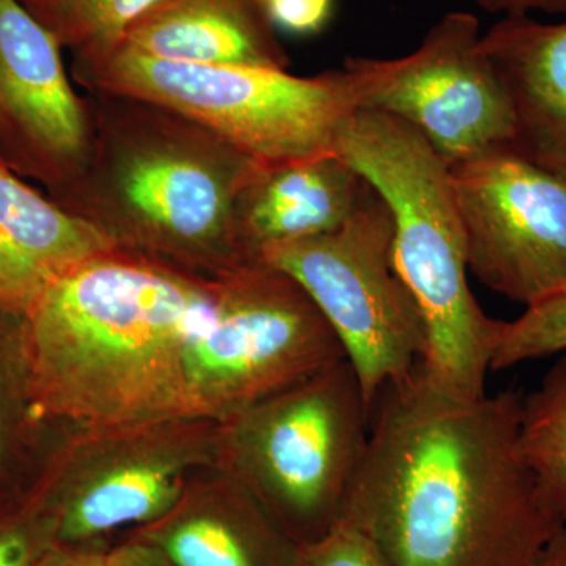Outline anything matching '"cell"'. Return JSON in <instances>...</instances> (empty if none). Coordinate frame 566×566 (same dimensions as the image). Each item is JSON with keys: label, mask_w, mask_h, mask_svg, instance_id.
<instances>
[{"label": "cell", "mask_w": 566, "mask_h": 566, "mask_svg": "<svg viewBox=\"0 0 566 566\" xmlns=\"http://www.w3.org/2000/svg\"><path fill=\"white\" fill-rule=\"evenodd\" d=\"M523 392L382 387L344 513L390 566H534L566 527L517 446Z\"/></svg>", "instance_id": "obj_1"}, {"label": "cell", "mask_w": 566, "mask_h": 566, "mask_svg": "<svg viewBox=\"0 0 566 566\" xmlns=\"http://www.w3.org/2000/svg\"><path fill=\"white\" fill-rule=\"evenodd\" d=\"M216 292L218 281L118 248L62 275L22 318L36 420L106 430L202 419L185 352Z\"/></svg>", "instance_id": "obj_2"}, {"label": "cell", "mask_w": 566, "mask_h": 566, "mask_svg": "<svg viewBox=\"0 0 566 566\" xmlns=\"http://www.w3.org/2000/svg\"><path fill=\"white\" fill-rule=\"evenodd\" d=\"M91 147L80 174L51 193L115 248L205 281H219L249 252L240 202L264 166L161 104L88 92Z\"/></svg>", "instance_id": "obj_3"}, {"label": "cell", "mask_w": 566, "mask_h": 566, "mask_svg": "<svg viewBox=\"0 0 566 566\" xmlns=\"http://www.w3.org/2000/svg\"><path fill=\"white\" fill-rule=\"evenodd\" d=\"M337 153L392 212L395 268L427 329L424 378L450 397H483L505 322L491 318L469 286L449 166L416 128L371 111L345 123Z\"/></svg>", "instance_id": "obj_4"}, {"label": "cell", "mask_w": 566, "mask_h": 566, "mask_svg": "<svg viewBox=\"0 0 566 566\" xmlns=\"http://www.w3.org/2000/svg\"><path fill=\"white\" fill-rule=\"evenodd\" d=\"M73 62V77L87 92L161 104L264 167L337 153L345 123L360 111L359 85L345 66L303 77L264 66L159 61L122 46Z\"/></svg>", "instance_id": "obj_5"}, {"label": "cell", "mask_w": 566, "mask_h": 566, "mask_svg": "<svg viewBox=\"0 0 566 566\" xmlns=\"http://www.w3.org/2000/svg\"><path fill=\"white\" fill-rule=\"evenodd\" d=\"M370 433L348 359L221 423V460L294 543L344 517Z\"/></svg>", "instance_id": "obj_6"}, {"label": "cell", "mask_w": 566, "mask_h": 566, "mask_svg": "<svg viewBox=\"0 0 566 566\" xmlns=\"http://www.w3.org/2000/svg\"><path fill=\"white\" fill-rule=\"evenodd\" d=\"M345 359L303 286L260 260L219 279L211 318L186 346L185 374L199 416L222 423Z\"/></svg>", "instance_id": "obj_7"}, {"label": "cell", "mask_w": 566, "mask_h": 566, "mask_svg": "<svg viewBox=\"0 0 566 566\" xmlns=\"http://www.w3.org/2000/svg\"><path fill=\"white\" fill-rule=\"evenodd\" d=\"M260 260L289 274L312 297L344 346L370 411L382 387L422 363V314L395 268L392 212L370 185L344 227L266 245Z\"/></svg>", "instance_id": "obj_8"}, {"label": "cell", "mask_w": 566, "mask_h": 566, "mask_svg": "<svg viewBox=\"0 0 566 566\" xmlns=\"http://www.w3.org/2000/svg\"><path fill=\"white\" fill-rule=\"evenodd\" d=\"M203 420L88 430L52 460L28 491L50 515L55 542L98 543L166 516L188 490V472L212 453Z\"/></svg>", "instance_id": "obj_9"}, {"label": "cell", "mask_w": 566, "mask_h": 566, "mask_svg": "<svg viewBox=\"0 0 566 566\" xmlns=\"http://www.w3.org/2000/svg\"><path fill=\"white\" fill-rule=\"evenodd\" d=\"M344 66L359 85L360 111L408 123L447 166L515 139L512 98L469 11L444 14L411 54Z\"/></svg>", "instance_id": "obj_10"}, {"label": "cell", "mask_w": 566, "mask_h": 566, "mask_svg": "<svg viewBox=\"0 0 566 566\" xmlns=\"http://www.w3.org/2000/svg\"><path fill=\"white\" fill-rule=\"evenodd\" d=\"M469 271L528 307L566 286V178L512 144L449 166Z\"/></svg>", "instance_id": "obj_11"}, {"label": "cell", "mask_w": 566, "mask_h": 566, "mask_svg": "<svg viewBox=\"0 0 566 566\" xmlns=\"http://www.w3.org/2000/svg\"><path fill=\"white\" fill-rule=\"evenodd\" d=\"M62 44L20 0H0V163L46 196L69 185L91 147V115Z\"/></svg>", "instance_id": "obj_12"}, {"label": "cell", "mask_w": 566, "mask_h": 566, "mask_svg": "<svg viewBox=\"0 0 566 566\" xmlns=\"http://www.w3.org/2000/svg\"><path fill=\"white\" fill-rule=\"evenodd\" d=\"M136 535L177 566H293L297 547L227 469L211 485L188 486L166 516Z\"/></svg>", "instance_id": "obj_13"}, {"label": "cell", "mask_w": 566, "mask_h": 566, "mask_svg": "<svg viewBox=\"0 0 566 566\" xmlns=\"http://www.w3.org/2000/svg\"><path fill=\"white\" fill-rule=\"evenodd\" d=\"M114 248L0 163V308L24 316L57 279Z\"/></svg>", "instance_id": "obj_14"}, {"label": "cell", "mask_w": 566, "mask_h": 566, "mask_svg": "<svg viewBox=\"0 0 566 566\" xmlns=\"http://www.w3.org/2000/svg\"><path fill=\"white\" fill-rule=\"evenodd\" d=\"M482 48L512 98L513 147L566 178V21L504 17Z\"/></svg>", "instance_id": "obj_15"}, {"label": "cell", "mask_w": 566, "mask_h": 566, "mask_svg": "<svg viewBox=\"0 0 566 566\" xmlns=\"http://www.w3.org/2000/svg\"><path fill=\"white\" fill-rule=\"evenodd\" d=\"M120 46L193 65H290L259 0H159L134 22Z\"/></svg>", "instance_id": "obj_16"}, {"label": "cell", "mask_w": 566, "mask_h": 566, "mask_svg": "<svg viewBox=\"0 0 566 566\" xmlns=\"http://www.w3.org/2000/svg\"><path fill=\"white\" fill-rule=\"evenodd\" d=\"M367 186L338 153L263 167L240 202L249 252L260 260L266 245L335 232L352 218Z\"/></svg>", "instance_id": "obj_17"}, {"label": "cell", "mask_w": 566, "mask_h": 566, "mask_svg": "<svg viewBox=\"0 0 566 566\" xmlns=\"http://www.w3.org/2000/svg\"><path fill=\"white\" fill-rule=\"evenodd\" d=\"M517 446L566 523V353L521 401Z\"/></svg>", "instance_id": "obj_18"}, {"label": "cell", "mask_w": 566, "mask_h": 566, "mask_svg": "<svg viewBox=\"0 0 566 566\" xmlns=\"http://www.w3.org/2000/svg\"><path fill=\"white\" fill-rule=\"evenodd\" d=\"M29 13L74 51L98 59L120 46L134 22L159 0H20Z\"/></svg>", "instance_id": "obj_19"}, {"label": "cell", "mask_w": 566, "mask_h": 566, "mask_svg": "<svg viewBox=\"0 0 566 566\" xmlns=\"http://www.w3.org/2000/svg\"><path fill=\"white\" fill-rule=\"evenodd\" d=\"M22 318L0 308V483L22 434L39 423L33 415L22 354ZM7 499L0 497V502Z\"/></svg>", "instance_id": "obj_20"}, {"label": "cell", "mask_w": 566, "mask_h": 566, "mask_svg": "<svg viewBox=\"0 0 566 566\" xmlns=\"http://www.w3.org/2000/svg\"><path fill=\"white\" fill-rule=\"evenodd\" d=\"M566 353V286L528 305L524 314L505 322L491 371L509 370L531 360Z\"/></svg>", "instance_id": "obj_21"}, {"label": "cell", "mask_w": 566, "mask_h": 566, "mask_svg": "<svg viewBox=\"0 0 566 566\" xmlns=\"http://www.w3.org/2000/svg\"><path fill=\"white\" fill-rule=\"evenodd\" d=\"M54 543V524L31 494L0 502V566H33Z\"/></svg>", "instance_id": "obj_22"}, {"label": "cell", "mask_w": 566, "mask_h": 566, "mask_svg": "<svg viewBox=\"0 0 566 566\" xmlns=\"http://www.w3.org/2000/svg\"><path fill=\"white\" fill-rule=\"evenodd\" d=\"M293 566H390L382 551L359 527L342 517L326 534L300 543Z\"/></svg>", "instance_id": "obj_23"}, {"label": "cell", "mask_w": 566, "mask_h": 566, "mask_svg": "<svg viewBox=\"0 0 566 566\" xmlns=\"http://www.w3.org/2000/svg\"><path fill=\"white\" fill-rule=\"evenodd\" d=\"M264 7L273 25L300 35L322 31L333 13V0H270Z\"/></svg>", "instance_id": "obj_24"}, {"label": "cell", "mask_w": 566, "mask_h": 566, "mask_svg": "<svg viewBox=\"0 0 566 566\" xmlns=\"http://www.w3.org/2000/svg\"><path fill=\"white\" fill-rule=\"evenodd\" d=\"M103 566H177L164 551L148 539L134 535L129 542L106 551Z\"/></svg>", "instance_id": "obj_25"}, {"label": "cell", "mask_w": 566, "mask_h": 566, "mask_svg": "<svg viewBox=\"0 0 566 566\" xmlns=\"http://www.w3.org/2000/svg\"><path fill=\"white\" fill-rule=\"evenodd\" d=\"M106 551L99 543L65 545L54 543L33 566H103Z\"/></svg>", "instance_id": "obj_26"}, {"label": "cell", "mask_w": 566, "mask_h": 566, "mask_svg": "<svg viewBox=\"0 0 566 566\" xmlns=\"http://www.w3.org/2000/svg\"><path fill=\"white\" fill-rule=\"evenodd\" d=\"M488 13L504 17H531L539 11L546 14H566V0H476Z\"/></svg>", "instance_id": "obj_27"}, {"label": "cell", "mask_w": 566, "mask_h": 566, "mask_svg": "<svg viewBox=\"0 0 566 566\" xmlns=\"http://www.w3.org/2000/svg\"><path fill=\"white\" fill-rule=\"evenodd\" d=\"M534 566H566V527L546 547Z\"/></svg>", "instance_id": "obj_28"}, {"label": "cell", "mask_w": 566, "mask_h": 566, "mask_svg": "<svg viewBox=\"0 0 566 566\" xmlns=\"http://www.w3.org/2000/svg\"><path fill=\"white\" fill-rule=\"evenodd\" d=\"M259 2H262L264 3V6H266V3L270 2V0H259Z\"/></svg>", "instance_id": "obj_29"}]
</instances>
